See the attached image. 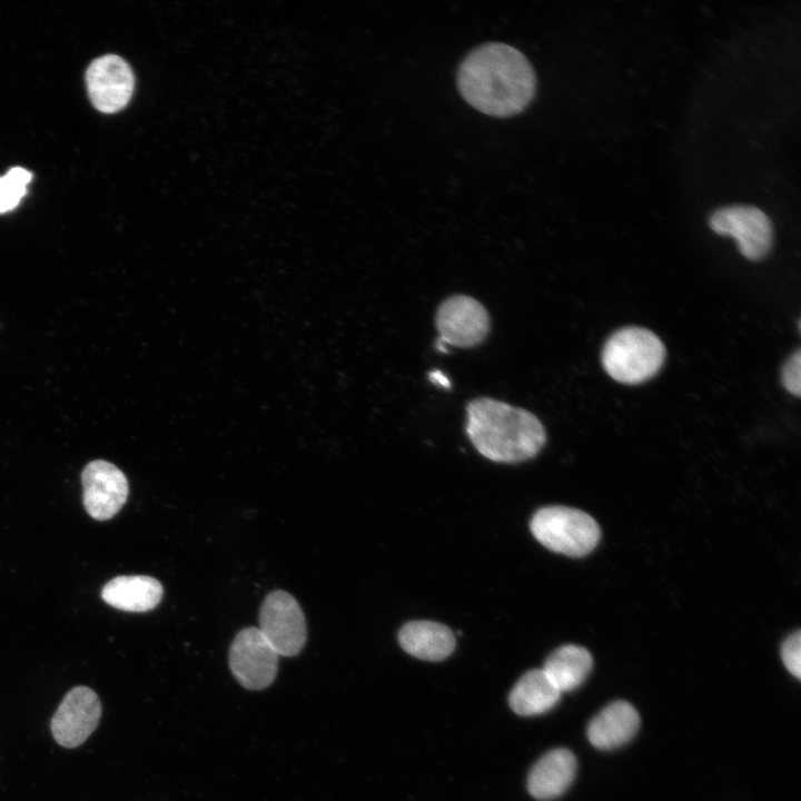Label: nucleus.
I'll use <instances>...</instances> for the list:
<instances>
[{
  "label": "nucleus",
  "instance_id": "10",
  "mask_svg": "<svg viewBox=\"0 0 801 801\" xmlns=\"http://www.w3.org/2000/svg\"><path fill=\"white\" fill-rule=\"evenodd\" d=\"M89 98L101 112L113 113L127 106L135 86L130 66L119 56L106 55L93 60L86 72Z\"/></svg>",
  "mask_w": 801,
  "mask_h": 801
},
{
  "label": "nucleus",
  "instance_id": "19",
  "mask_svg": "<svg viewBox=\"0 0 801 801\" xmlns=\"http://www.w3.org/2000/svg\"><path fill=\"white\" fill-rule=\"evenodd\" d=\"M781 657L788 671L797 679L801 678V633L789 635L782 644Z\"/></svg>",
  "mask_w": 801,
  "mask_h": 801
},
{
  "label": "nucleus",
  "instance_id": "5",
  "mask_svg": "<svg viewBox=\"0 0 801 801\" xmlns=\"http://www.w3.org/2000/svg\"><path fill=\"white\" fill-rule=\"evenodd\" d=\"M259 631L278 655L294 656L304 647L307 626L300 605L289 593H269L259 611Z\"/></svg>",
  "mask_w": 801,
  "mask_h": 801
},
{
  "label": "nucleus",
  "instance_id": "17",
  "mask_svg": "<svg viewBox=\"0 0 801 801\" xmlns=\"http://www.w3.org/2000/svg\"><path fill=\"white\" fill-rule=\"evenodd\" d=\"M593 665L591 653L578 645L567 644L553 651L542 670L562 693L576 689Z\"/></svg>",
  "mask_w": 801,
  "mask_h": 801
},
{
  "label": "nucleus",
  "instance_id": "11",
  "mask_svg": "<svg viewBox=\"0 0 801 801\" xmlns=\"http://www.w3.org/2000/svg\"><path fill=\"white\" fill-rule=\"evenodd\" d=\"M81 482L85 508L95 520L113 517L127 501L128 481L112 463L102 459L88 463L82 471Z\"/></svg>",
  "mask_w": 801,
  "mask_h": 801
},
{
  "label": "nucleus",
  "instance_id": "8",
  "mask_svg": "<svg viewBox=\"0 0 801 801\" xmlns=\"http://www.w3.org/2000/svg\"><path fill=\"white\" fill-rule=\"evenodd\" d=\"M435 324L441 343L463 348L481 344L490 332L486 308L467 295L446 298L436 312Z\"/></svg>",
  "mask_w": 801,
  "mask_h": 801
},
{
  "label": "nucleus",
  "instance_id": "1",
  "mask_svg": "<svg viewBox=\"0 0 801 801\" xmlns=\"http://www.w3.org/2000/svg\"><path fill=\"white\" fill-rule=\"evenodd\" d=\"M463 98L477 110L495 117L521 112L535 93V73L515 48L485 43L469 52L457 72Z\"/></svg>",
  "mask_w": 801,
  "mask_h": 801
},
{
  "label": "nucleus",
  "instance_id": "7",
  "mask_svg": "<svg viewBox=\"0 0 801 801\" xmlns=\"http://www.w3.org/2000/svg\"><path fill=\"white\" fill-rule=\"evenodd\" d=\"M711 229L736 240L740 253L750 260L768 255L773 241V227L769 217L752 206H730L715 210L710 219Z\"/></svg>",
  "mask_w": 801,
  "mask_h": 801
},
{
  "label": "nucleus",
  "instance_id": "18",
  "mask_svg": "<svg viewBox=\"0 0 801 801\" xmlns=\"http://www.w3.org/2000/svg\"><path fill=\"white\" fill-rule=\"evenodd\" d=\"M31 172L21 167L11 168L0 177V214L12 210L26 195Z\"/></svg>",
  "mask_w": 801,
  "mask_h": 801
},
{
  "label": "nucleus",
  "instance_id": "16",
  "mask_svg": "<svg viewBox=\"0 0 801 801\" xmlns=\"http://www.w3.org/2000/svg\"><path fill=\"white\" fill-rule=\"evenodd\" d=\"M561 692L542 669L526 672L514 685L508 702L512 710L523 716L537 715L551 710Z\"/></svg>",
  "mask_w": 801,
  "mask_h": 801
},
{
  "label": "nucleus",
  "instance_id": "20",
  "mask_svg": "<svg viewBox=\"0 0 801 801\" xmlns=\"http://www.w3.org/2000/svg\"><path fill=\"white\" fill-rule=\"evenodd\" d=\"M781 379L784 388L792 395L799 397L801 394V352L797 349L785 362L782 368Z\"/></svg>",
  "mask_w": 801,
  "mask_h": 801
},
{
  "label": "nucleus",
  "instance_id": "15",
  "mask_svg": "<svg viewBox=\"0 0 801 801\" xmlns=\"http://www.w3.org/2000/svg\"><path fill=\"white\" fill-rule=\"evenodd\" d=\"M404 651L426 661L446 659L455 647L453 632L444 624L433 621H412L398 633Z\"/></svg>",
  "mask_w": 801,
  "mask_h": 801
},
{
  "label": "nucleus",
  "instance_id": "13",
  "mask_svg": "<svg viewBox=\"0 0 801 801\" xmlns=\"http://www.w3.org/2000/svg\"><path fill=\"white\" fill-rule=\"evenodd\" d=\"M639 725L637 711L626 701H615L591 720L587 738L595 748L613 749L630 741Z\"/></svg>",
  "mask_w": 801,
  "mask_h": 801
},
{
  "label": "nucleus",
  "instance_id": "9",
  "mask_svg": "<svg viewBox=\"0 0 801 801\" xmlns=\"http://www.w3.org/2000/svg\"><path fill=\"white\" fill-rule=\"evenodd\" d=\"M101 718L97 693L83 685L72 688L56 710L50 730L56 742L73 749L82 744L96 730Z\"/></svg>",
  "mask_w": 801,
  "mask_h": 801
},
{
  "label": "nucleus",
  "instance_id": "4",
  "mask_svg": "<svg viewBox=\"0 0 801 801\" xmlns=\"http://www.w3.org/2000/svg\"><path fill=\"white\" fill-rule=\"evenodd\" d=\"M534 537L548 550L572 557L589 554L599 543L601 531L592 516L566 506H546L532 517Z\"/></svg>",
  "mask_w": 801,
  "mask_h": 801
},
{
  "label": "nucleus",
  "instance_id": "2",
  "mask_svg": "<svg viewBox=\"0 0 801 801\" xmlns=\"http://www.w3.org/2000/svg\"><path fill=\"white\" fill-rule=\"evenodd\" d=\"M466 433L486 458L518 463L534 457L546 441L545 428L531 412L488 397L466 406Z\"/></svg>",
  "mask_w": 801,
  "mask_h": 801
},
{
  "label": "nucleus",
  "instance_id": "6",
  "mask_svg": "<svg viewBox=\"0 0 801 801\" xmlns=\"http://www.w3.org/2000/svg\"><path fill=\"white\" fill-rule=\"evenodd\" d=\"M278 653L258 627L237 633L229 650V668L245 689L257 691L269 686L277 674Z\"/></svg>",
  "mask_w": 801,
  "mask_h": 801
},
{
  "label": "nucleus",
  "instance_id": "12",
  "mask_svg": "<svg viewBox=\"0 0 801 801\" xmlns=\"http://www.w3.org/2000/svg\"><path fill=\"white\" fill-rule=\"evenodd\" d=\"M575 772L574 754L567 749H554L534 764L527 778V789L537 800L555 799L570 787Z\"/></svg>",
  "mask_w": 801,
  "mask_h": 801
},
{
  "label": "nucleus",
  "instance_id": "21",
  "mask_svg": "<svg viewBox=\"0 0 801 801\" xmlns=\"http://www.w3.org/2000/svg\"><path fill=\"white\" fill-rule=\"evenodd\" d=\"M433 382L441 384L442 386H448V380L441 373L435 372L431 374Z\"/></svg>",
  "mask_w": 801,
  "mask_h": 801
},
{
  "label": "nucleus",
  "instance_id": "14",
  "mask_svg": "<svg viewBox=\"0 0 801 801\" xmlns=\"http://www.w3.org/2000/svg\"><path fill=\"white\" fill-rule=\"evenodd\" d=\"M162 585L147 575H121L110 580L101 591L102 600L126 612H147L162 597Z\"/></svg>",
  "mask_w": 801,
  "mask_h": 801
},
{
  "label": "nucleus",
  "instance_id": "3",
  "mask_svg": "<svg viewBox=\"0 0 801 801\" xmlns=\"http://www.w3.org/2000/svg\"><path fill=\"white\" fill-rule=\"evenodd\" d=\"M665 359V347L651 330L625 327L605 343L601 360L605 372L615 380L635 385L653 377Z\"/></svg>",
  "mask_w": 801,
  "mask_h": 801
}]
</instances>
